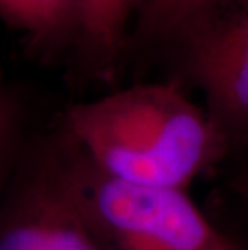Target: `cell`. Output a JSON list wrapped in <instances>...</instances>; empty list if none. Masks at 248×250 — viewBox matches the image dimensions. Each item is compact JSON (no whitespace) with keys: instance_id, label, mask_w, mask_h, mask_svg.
Wrapping results in <instances>:
<instances>
[{"instance_id":"10","label":"cell","mask_w":248,"mask_h":250,"mask_svg":"<svg viewBox=\"0 0 248 250\" xmlns=\"http://www.w3.org/2000/svg\"><path fill=\"white\" fill-rule=\"evenodd\" d=\"M245 147H248V144H247ZM237 178H244V179H248V169H247V171H244V173H240V174H239V176H237Z\"/></svg>"},{"instance_id":"2","label":"cell","mask_w":248,"mask_h":250,"mask_svg":"<svg viewBox=\"0 0 248 250\" xmlns=\"http://www.w3.org/2000/svg\"><path fill=\"white\" fill-rule=\"evenodd\" d=\"M0 250H113L77 195L58 115L34 134L0 197Z\"/></svg>"},{"instance_id":"7","label":"cell","mask_w":248,"mask_h":250,"mask_svg":"<svg viewBox=\"0 0 248 250\" xmlns=\"http://www.w3.org/2000/svg\"><path fill=\"white\" fill-rule=\"evenodd\" d=\"M44 123L26 86L7 79L0 83V197L24 148Z\"/></svg>"},{"instance_id":"8","label":"cell","mask_w":248,"mask_h":250,"mask_svg":"<svg viewBox=\"0 0 248 250\" xmlns=\"http://www.w3.org/2000/svg\"><path fill=\"white\" fill-rule=\"evenodd\" d=\"M203 0H140L131 28L128 57L155 52L191 10Z\"/></svg>"},{"instance_id":"6","label":"cell","mask_w":248,"mask_h":250,"mask_svg":"<svg viewBox=\"0 0 248 250\" xmlns=\"http://www.w3.org/2000/svg\"><path fill=\"white\" fill-rule=\"evenodd\" d=\"M140 0H86L82 33L70 68L76 86L108 81L124 66Z\"/></svg>"},{"instance_id":"5","label":"cell","mask_w":248,"mask_h":250,"mask_svg":"<svg viewBox=\"0 0 248 250\" xmlns=\"http://www.w3.org/2000/svg\"><path fill=\"white\" fill-rule=\"evenodd\" d=\"M86 0H0V20L39 65H68L82 33Z\"/></svg>"},{"instance_id":"9","label":"cell","mask_w":248,"mask_h":250,"mask_svg":"<svg viewBox=\"0 0 248 250\" xmlns=\"http://www.w3.org/2000/svg\"><path fill=\"white\" fill-rule=\"evenodd\" d=\"M234 188L235 190H239V192L247 197L248 199V179H244V178H235L234 181Z\"/></svg>"},{"instance_id":"11","label":"cell","mask_w":248,"mask_h":250,"mask_svg":"<svg viewBox=\"0 0 248 250\" xmlns=\"http://www.w3.org/2000/svg\"><path fill=\"white\" fill-rule=\"evenodd\" d=\"M5 81V76H3V71H2V68H0V83Z\"/></svg>"},{"instance_id":"1","label":"cell","mask_w":248,"mask_h":250,"mask_svg":"<svg viewBox=\"0 0 248 250\" xmlns=\"http://www.w3.org/2000/svg\"><path fill=\"white\" fill-rule=\"evenodd\" d=\"M58 118L100 173L135 186L187 190L232 150L208 111L172 81L137 83Z\"/></svg>"},{"instance_id":"3","label":"cell","mask_w":248,"mask_h":250,"mask_svg":"<svg viewBox=\"0 0 248 250\" xmlns=\"http://www.w3.org/2000/svg\"><path fill=\"white\" fill-rule=\"evenodd\" d=\"M68 139L77 195L113 250H247L221 232L187 190L113 179L100 173L70 136Z\"/></svg>"},{"instance_id":"4","label":"cell","mask_w":248,"mask_h":250,"mask_svg":"<svg viewBox=\"0 0 248 250\" xmlns=\"http://www.w3.org/2000/svg\"><path fill=\"white\" fill-rule=\"evenodd\" d=\"M170 81L200 90L230 147L248 144V0H203L160 45Z\"/></svg>"}]
</instances>
